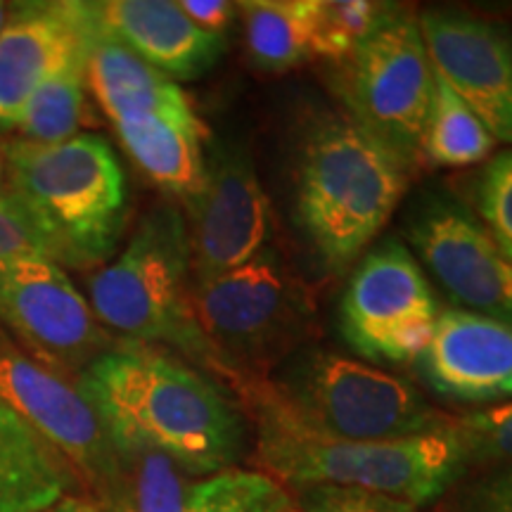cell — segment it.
<instances>
[{
  "label": "cell",
  "mask_w": 512,
  "mask_h": 512,
  "mask_svg": "<svg viewBox=\"0 0 512 512\" xmlns=\"http://www.w3.org/2000/svg\"><path fill=\"white\" fill-rule=\"evenodd\" d=\"M408 166L351 114L311 126L297 166V216L328 271H342L392 219Z\"/></svg>",
  "instance_id": "cell-4"
},
{
  "label": "cell",
  "mask_w": 512,
  "mask_h": 512,
  "mask_svg": "<svg viewBox=\"0 0 512 512\" xmlns=\"http://www.w3.org/2000/svg\"><path fill=\"white\" fill-rule=\"evenodd\" d=\"M86 86H91L112 124L188 100L176 81L150 67L102 24L88 48Z\"/></svg>",
  "instance_id": "cell-19"
},
{
  "label": "cell",
  "mask_w": 512,
  "mask_h": 512,
  "mask_svg": "<svg viewBox=\"0 0 512 512\" xmlns=\"http://www.w3.org/2000/svg\"><path fill=\"white\" fill-rule=\"evenodd\" d=\"M121 145L166 195L188 204L207 178L204 126L190 98L166 110L117 121Z\"/></svg>",
  "instance_id": "cell-18"
},
{
  "label": "cell",
  "mask_w": 512,
  "mask_h": 512,
  "mask_svg": "<svg viewBox=\"0 0 512 512\" xmlns=\"http://www.w3.org/2000/svg\"><path fill=\"white\" fill-rule=\"evenodd\" d=\"M72 482L67 460L0 403V512H46Z\"/></svg>",
  "instance_id": "cell-20"
},
{
  "label": "cell",
  "mask_w": 512,
  "mask_h": 512,
  "mask_svg": "<svg viewBox=\"0 0 512 512\" xmlns=\"http://www.w3.org/2000/svg\"><path fill=\"white\" fill-rule=\"evenodd\" d=\"M46 512H105V510H102V505L95 501V498L64 496L62 501H57L53 508H48Z\"/></svg>",
  "instance_id": "cell-33"
},
{
  "label": "cell",
  "mask_w": 512,
  "mask_h": 512,
  "mask_svg": "<svg viewBox=\"0 0 512 512\" xmlns=\"http://www.w3.org/2000/svg\"><path fill=\"white\" fill-rule=\"evenodd\" d=\"M76 380L117 448L157 451L192 477L233 470L245 456L249 420L233 396L166 351L114 344Z\"/></svg>",
  "instance_id": "cell-1"
},
{
  "label": "cell",
  "mask_w": 512,
  "mask_h": 512,
  "mask_svg": "<svg viewBox=\"0 0 512 512\" xmlns=\"http://www.w3.org/2000/svg\"><path fill=\"white\" fill-rule=\"evenodd\" d=\"M5 17H8V5H5V3H0V31H3Z\"/></svg>",
  "instance_id": "cell-35"
},
{
  "label": "cell",
  "mask_w": 512,
  "mask_h": 512,
  "mask_svg": "<svg viewBox=\"0 0 512 512\" xmlns=\"http://www.w3.org/2000/svg\"><path fill=\"white\" fill-rule=\"evenodd\" d=\"M27 259H50V256L31 230L27 216L12 202L8 190H3L0 192V271Z\"/></svg>",
  "instance_id": "cell-30"
},
{
  "label": "cell",
  "mask_w": 512,
  "mask_h": 512,
  "mask_svg": "<svg viewBox=\"0 0 512 512\" xmlns=\"http://www.w3.org/2000/svg\"><path fill=\"white\" fill-rule=\"evenodd\" d=\"M453 432L470 467L512 465V403L465 415H453Z\"/></svg>",
  "instance_id": "cell-27"
},
{
  "label": "cell",
  "mask_w": 512,
  "mask_h": 512,
  "mask_svg": "<svg viewBox=\"0 0 512 512\" xmlns=\"http://www.w3.org/2000/svg\"><path fill=\"white\" fill-rule=\"evenodd\" d=\"M100 325L136 344H169L216 370L192 313L188 228L171 204L147 211L117 259L88 283Z\"/></svg>",
  "instance_id": "cell-5"
},
{
  "label": "cell",
  "mask_w": 512,
  "mask_h": 512,
  "mask_svg": "<svg viewBox=\"0 0 512 512\" xmlns=\"http://www.w3.org/2000/svg\"><path fill=\"white\" fill-rule=\"evenodd\" d=\"M434 72L418 17L394 5L347 62V105L406 166L420 159Z\"/></svg>",
  "instance_id": "cell-8"
},
{
  "label": "cell",
  "mask_w": 512,
  "mask_h": 512,
  "mask_svg": "<svg viewBox=\"0 0 512 512\" xmlns=\"http://www.w3.org/2000/svg\"><path fill=\"white\" fill-rule=\"evenodd\" d=\"M98 29L95 3L10 5L0 31V131H17L29 98L48 76L86 60Z\"/></svg>",
  "instance_id": "cell-15"
},
{
  "label": "cell",
  "mask_w": 512,
  "mask_h": 512,
  "mask_svg": "<svg viewBox=\"0 0 512 512\" xmlns=\"http://www.w3.org/2000/svg\"><path fill=\"white\" fill-rule=\"evenodd\" d=\"M5 190L60 268L88 271L117 252L126 230V178L112 145L79 133L57 145L3 147Z\"/></svg>",
  "instance_id": "cell-3"
},
{
  "label": "cell",
  "mask_w": 512,
  "mask_h": 512,
  "mask_svg": "<svg viewBox=\"0 0 512 512\" xmlns=\"http://www.w3.org/2000/svg\"><path fill=\"white\" fill-rule=\"evenodd\" d=\"M86 60L60 69L36 88L17 124L19 138L57 145L79 136L86 112Z\"/></svg>",
  "instance_id": "cell-24"
},
{
  "label": "cell",
  "mask_w": 512,
  "mask_h": 512,
  "mask_svg": "<svg viewBox=\"0 0 512 512\" xmlns=\"http://www.w3.org/2000/svg\"><path fill=\"white\" fill-rule=\"evenodd\" d=\"M451 512H512V465L496 467L463 486Z\"/></svg>",
  "instance_id": "cell-31"
},
{
  "label": "cell",
  "mask_w": 512,
  "mask_h": 512,
  "mask_svg": "<svg viewBox=\"0 0 512 512\" xmlns=\"http://www.w3.org/2000/svg\"><path fill=\"white\" fill-rule=\"evenodd\" d=\"M185 228L192 285L219 278L268 247L271 202L245 147L219 143L211 150L202 190L188 202Z\"/></svg>",
  "instance_id": "cell-12"
},
{
  "label": "cell",
  "mask_w": 512,
  "mask_h": 512,
  "mask_svg": "<svg viewBox=\"0 0 512 512\" xmlns=\"http://www.w3.org/2000/svg\"><path fill=\"white\" fill-rule=\"evenodd\" d=\"M5 190V162H3V150H0V192Z\"/></svg>",
  "instance_id": "cell-34"
},
{
  "label": "cell",
  "mask_w": 512,
  "mask_h": 512,
  "mask_svg": "<svg viewBox=\"0 0 512 512\" xmlns=\"http://www.w3.org/2000/svg\"><path fill=\"white\" fill-rule=\"evenodd\" d=\"M192 313L230 382L261 377L302 349L316 323V304L302 275L268 245L233 271L192 285Z\"/></svg>",
  "instance_id": "cell-6"
},
{
  "label": "cell",
  "mask_w": 512,
  "mask_h": 512,
  "mask_svg": "<svg viewBox=\"0 0 512 512\" xmlns=\"http://www.w3.org/2000/svg\"><path fill=\"white\" fill-rule=\"evenodd\" d=\"M477 204L486 230L512 261V150L486 164L479 178Z\"/></svg>",
  "instance_id": "cell-28"
},
{
  "label": "cell",
  "mask_w": 512,
  "mask_h": 512,
  "mask_svg": "<svg viewBox=\"0 0 512 512\" xmlns=\"http://www.w3.org/2000/svg\"><path fill=\"white\" fill-rule=\"evenodd\" d=\"M183 512H299V508L278 479L233 467L190 484Z\"/></svg>",
  "instance_id": "cell-26"
},
{
  "label": "cell",
  "mask_w": 512,
  "mask_h": 512,
  "mask_svg": "<svg viewBox=\"0 0 512 512\" xmlns=\"http://www.w3.org/2000/svg\"><path fill=\"white\" fill-rule=\"evenodd\" d=\"M437 320L430 280L399 240H384L363 256L339 302L344 339L375 363H418Z\"/></svg>",
  "instance_id": "cell-9"
},
{
  "label": "cell",
  "mask_w": 512,
  "mask_h": 512,
  "mask_svg": "<svg viewBox=\"0 0 512 512\" xmlns=\"http://www.w3.org/2000/svg\"><path fill=\"white\" fill-rule=\"evenodd\" d=\"M496 140L477 114L434 74L432 105L422 133L420 157L434 166H470L494 152Z\"/></svg>",
  "instance_id": "cell-23"
},
{
  "label": "cell",
  "mask_w": 512,
  "mask_h": 512,
  "mask_svg": "<svg viewBox=\"0 0 512 512\" xmlns=\"http://www.w3.org/2000/svg\"><path fill=\"white\" fill-rule=\"evenodd\" d=\"M432 72L477 114L498 143H512V34L456 10L418 17Z\"/></svg>",
  "instance_id": "cell-14"
},
{
  "label": "cell",
  "mask_w": 512,
  "mask_h": 512,
  "mask_svg": "<svg viewBox=\"0 0 512 512\" xmlns=\"http://www.w3.org/2000/svg\"><path fill=\"white\" fill-rule=\"evenodd\" d=\"M188 475L162 453L117 448V463L98 491L105 512H183Z\"/></svg>",
  "instance_id": "cell-21"
},
{
  "label": "cell",
  "mask_w": 512,
  "mask_h": 512,
  "mask_svg": "<svg viewBox=\"0 0 512 512\" xmlns=\"http://www.w3.org/2000/svg\"><path fill=\"white\" fill-rule=\"evenodd\" d=\"M408 238L453 302L512 325V261L465 204L425 197L408 223Z\"/></svg>",
  "instance_id": "cell-13"
},
{
  "label": "cell",
  "mask_w": 512,
  "mask_h": 512,
  "mask_svg": "<svg viewBox=\"0 0 512 512\" xmlns=\"http://www.w3.org/2000/svg\"><path fill=\"white\" fill-rule=\"evenodd\" d=\"M0 325L29 356L60 373H79L114 344L76 290L50 259L17 261L0 271Z\"/></svg>",
  "instance_id": "cell-11"
},
{
  "label": "cell",
  "mask_w": 512,
  "mask_h": 512,
  "mask_svg": "<svg viewBox=\"0 0 512 512\" xmlns=\"http://www.w3.org/2000/svg\"><path fill=\"white\" fill-rule=\"evenodd\" d=\"M294 491L299 512H420L399 498L354 486H306Z\"/></svg>",
  "instance_id": "cell-29"
},
{
  "label": "cell",
  "mask_w": 512,
  "mask_h": 512,
  "mask_svg": "<svg viewBox=\"0 0 512 512\" xmlns=\"http://www.w3.org/2000/svg\"><path fill=\"white\" fill-rule=\"evenodd\" d=\"M266 382L294 420L337 439H406L453 422L403 377L335 351H294Z\"/></svg>",
  "instance_id": "cell-7"
},
{
  "label": "cell",
  "mask_w": 512,
  "mask_h": 512,
  "mask_svg": "<svg viewBox=\"0 0 512 512\" xmlns=\"http://www.w3.org/2000/svg\"><path fill=\"white\" fill-rule=\"evenodd\" d=\"M254 422L259 472L292 489L354 486L422 508L465 477L463 446L448 430L389 441L337 439L294 420L275 399L266 377L235 382Z\"/></svg>",
  "instance_id": "cell-2"
},
{
  "label": "cell",
  "mask_w": 512,
  "mask_h": 512,
  "mask_svg": "<svg viewBox=\"0 0 512 512\" xmlns=\"http://www.w3.org/2000/svg\"><path fill=\"white\" fill-rule=\"evenodd\" d=\"M245 41L252 62L264 72H287L311 60L306 34V0H247Z\"/></svg>",
  "instance_id": "cell-22"
},
{
  "label": "cell",
  "mask_w": 512,
  "mask_h": 512,
  "mask_svg": "<svg viewBox=\"0 0 512 512\" xmlns=\"http://www.w3.org/2000/svg\"><path fill=\"white\" fill-rule=\"evenodd\" d=\"M95 10L102 27L171 81L197 79L226 50V38L202 31L171 0H107Z\"/></svg>",
  "instance_id": "cell-17"
},
{
  "label": "cell",
  "mask_w": 512,
  "mask_h": 512,
  "mask_svg": "<svg viewBox=\"0 0 512 512\" xmlns=\"http://www.w3.org/2000/svg\"><path fill=\"white\" fill-rule=\"evenodd\" d=\"M418 366L441 399L456 403L512 399V325L465 309L441 311Z\"/></svg>",
  "instance_id": "cell-16"
},
{
  "label": "cell",
  "mask_w": 512,
  "mask_h": 512,
  "mask_svg": "<svg viewBox=\"0 0 512 512\" xmlns=\"http://www.w3.org/2000/svg\"><path fill=\"white\" fill-rule=\"evenodd\" d=\"M394 5L375 0H306L311 57L349 62Z\"/></svg>",
  "instance_id": "cell-25"
},
{
  "label": "cell",
  "mask_w": 512,
  "mask_h": 512,
  "mask_svg": "<svg viewBox=\"0 0 512 512\" xmlns=\"http://www.w3.org/2000/svg\"><path fill=\"white\" fill-rule=\"evenodd\" d=\"M0 403L55 448L98 496L117 463V446L93 403L69 380L17 347L0 330Z\"/></svg>",
  "instance_id": "cell-10"
},
{
  "label": "cell",
  "mask_w": 512,
  "mask_h": 512,
  "mask_svg": "<svg viewBox=\"0 0 512 512\" xmlns=\"http://www.w3.org/2000/svg\"><path fill=\"white\" fill-rule=\"evenodd\" d=\"M192 24H197L207 34L223 36L238 15V5L228 0H181L178 3Z\"/></svg>",
  "instance_id": "cell-32"
}]
</instances>
